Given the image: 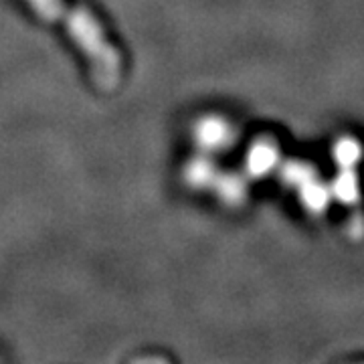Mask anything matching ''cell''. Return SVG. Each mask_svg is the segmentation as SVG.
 <instances>
[{
  "instance_id": "obj_1",
  "label": "cell",
  "mask_w": 364,
  "mask_h": 364,
  "mask_svg": "<svg viewBox=\"0 0 364 364\" xmlns=\"http://www.w3.org/2000/svg\"><path fill=\"white\" fill-rule=\"evenodd\" d=\"M35 13L45 21L57 23L61 21L67 33L87 55L93 65V71L102 83H114L119 77L122 69V55L109 43L107 35L102 28V23L81 6H69L65 0H26Z\"/></svg>"
}]
</instances>
